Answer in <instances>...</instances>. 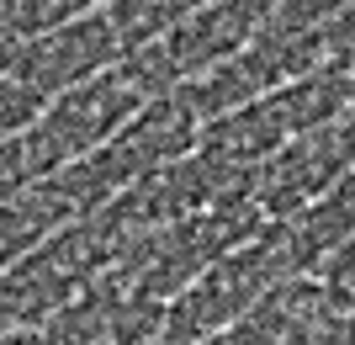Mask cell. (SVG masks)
Returning <instances> with one entry per match:
<instances>
[{
  "mask_svg": "<svg viewBox=\"0 0 355 345\" xmlns=\"http://www.w3.org/2000/svg\"><path fill=\"white\" fill-rule=\"evenodd\" d=\"M144 101H154V96L128 75L122 59L106 64L101 75H90V80H80V85L59 90V96L37 112V122H32L27 133H16V144H21V154H27L32 180L53 176V170H64L69 160L90 154L96 144H106Z\"/></svg>",
  "mask_w": 355,
  "mask_h": 345,
  "instance_id": "obj_1",
  "label": "cell"
},
{
  "mask_svg": "<svg viewBox=\"0 0 355 345\" xmlns=\"http://www.w3.org/2000/svg\"><path fill=\"white\" fill-rule=\"evenodd\" d=\"M122 59V37L117 27L106 22V11H85L74 22H59L48 32H32V37H16L11 43V75H21L27 85H37L53 101L59 90L80 85V80L101 75L106 64Z\"/></svg>",
  "mask_w": 355,
  "mask_h": 345,
  "instance_id": "obj_2",
  "label": "cell"
},
{
  "mask_svg": "<svg viewBox=\"0 0 355 345\" xmlns=\"http://www.w3.org/2000/svg\"><path fill=\"white\" fill-rule=\"evenodd\" d=\"M106 0H0V37H32L85 11H101Z\"/></svg>",
  "mask_w": 355,
  "mask_h": 345,
  "instance_id": "obj_3",
  "label": "cell"
},
{
  "mask_svg": "<svg viewBox=\"0 0 355 345\" xmlns=\"http://www.w3.org/2000/svg\"><path fill=\"white\" fill-rule=\"evenodd\" d=\"M48 106V96L37 85H27L21 75H0V144L6 138H16V133H27L32 122H37V112Z\"/></svg>",
  "mask_w": 355,
  "mask_h": 345,
  "instance_id": "obj_4",
  "label": "cell"
},
{
  "mask_svg": "<svg viewBox=\"0 0 355 345\" xmlns=\"http://www.w3.org/2000/svg\"><path fill=\"white\" fill-rule=\"evenodd\" d=\"M324 27H329V53H334V59H355V0L340 6Z\"/></svg>",
  "mask_w": 355,
  "mask_h": 345,
  "instance_id": "obj_5",
  "label": "cell"
}]
</instances>
